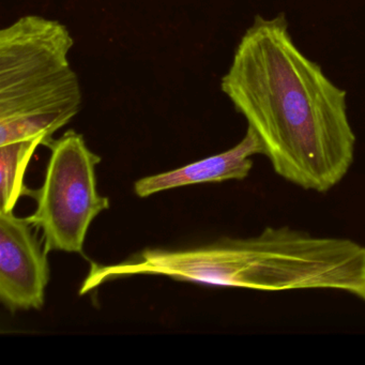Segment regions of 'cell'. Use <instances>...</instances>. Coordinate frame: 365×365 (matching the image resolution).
<instances>
[{
	"instance_id": "obj_1",
	"label": "cell",
	"mask_w": 365,
	"mask_h": 365,
	"mask_svg": "<svg viewBox=\"0 0 365 365\" xmlns=\"http://www.w3.org/2000/svg\"><path fill=\"white\" fill-rule=\"evenodd\" d=\"M221 91L259 136L277 176L317 193L345 178L356 140L347 93L299 50L283 14L255 16Z\"/></svg>"
},
{
	"instance_id": "obj_2",
	"label": "cell",
	"mask_w": 365,
	"mask_h": 365,
	"mask_svg": "<svg viewBox=\"0 0 365 365\" xmlns=\"http://www.w3.org/2000/svg\"><path fill=\"white\" fill-rule=\"evenodd\" d=\"M74 39L63 23L29 14L0 31V146L39 142L80 113L82 88L69 55Z\"/></svg>"
},
{
	"instance_id": "obj_3",
	"label": "cell",
	"mask_w": 365,
	"mask_h": 365,
	"mask_svg": "<svg viewBox=\"0 0 365 365\" xmlns=\"http://www.w3.org/2000/svg\"><path fill=\"white\" fill-rule=\"evenodd\" d=\"M48 148L51 155L43 183L29 194L37 207L27 220L41 232L48 253L83 255L91 223L110 206V200L98 191L96 170L101 157L74 130H68Z\"/></svg>"
},
{
	"instance_id": "obj_4",
	"label": "cell",
	"mask_w": 365,
	"mask_h": 365,
	"mask_svg": "<svg viewBox=\"0 0 365 365\" xmlns=\"http://www.w3.org/2000/svg\"><path fill=\"white\" fill-rule=\"evenodd\" d=\"M37 232L27 217L0 211V300L12 313L46 303L51 269Z\"/></svg>"
},
{
	"instance_id": "obj_5",
	"label": "cell",
	"mask_w": 365,
	"mask_h": 365,
	"mask_svg": "<svg viewBox=\"0 0 365 365\" xmlns=\"http://www.w3.org/2000/svg\"><path fill=\"white\" fill-rule=\"evenodd\" d=\"M264 151L259 136L247 127L245 138L232 148L176 170L138 179L134 183V193L138 197L146 198L160 192L187 185L243 180L253 168L252 158L264 155Z\"/></svg>"
},
{
	"instance_id": "obj_6",
	"label": "cell",
	"mask_w": 365,
	"mask_h": 365,
	"mask_svg": "<svg viewBox=\"0 0 365 365\" xmlns=\"http://www.w3.org/2000/svg\"><path fill=\"white\" fill-rule=\"evenodd\" d=\"M40 146L36 140L0 146V211H14L21 197H29L25 175Z\"/></svg>"
}]
</instances>
